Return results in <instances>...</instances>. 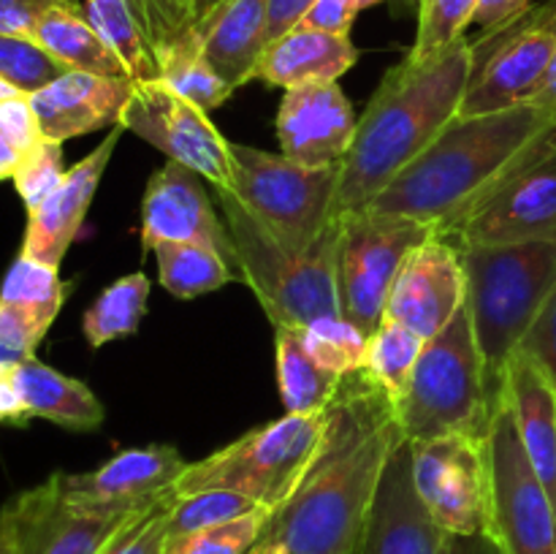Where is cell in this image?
Returning a JSON list of instances; mask_svg holds the SVG:
<instances>
[{"label": "cell", "instance_id": "43", "mask_svg": "<svg viewBox=\"0 0 556 554\" xmlns=\"http://www.w3.org/2000/svg\"><path fill=\"white\" fill-rule=\"evenodd\" d=\"M128 3L139 20L141 30H144L147 41H150L152 52H155L157 63L172 43H177L179 38L193 30V14H190L188 0H128Z\"/></svg>", "mask_w": 556, "mask_h": 554}, {"label": "cell", "instance_id": "44", "mask_svg": "<svg viewBox=\"0 0 556 554\" xmlns=\"http://www.w3.org/2000/svg\"><path fill=\"white\" fill-rule=\"evenodd\" d=\"M516 353L530 358L556 389V291L546 302V307L541 310L532 329L527 331V337L521 340Z\"/></svg>", "mask_w": 556, "mask_h": 554}, {"label": "cell", "instance_id": "9", "mask_svg": "<svg viewBox=\"0 0 556 554\" xmlns=\"http://www.w3.org/2000/svg\"><path fill=\"white\" fill-rule=\"evenodd\" d=\"M337 242V302L340 315L372 335L386 315V302L407 255L434 237V228L405 215L372 206L340 217Z\"/></svg>", "mask_w": 556, "mask_h": 554}, {"label": "cell", "instance_id": "55", "mask_svg": "<svg viewBox=\"0 0 556 554\" xmlns=\"http://www.w3.org/2000/svg\"><path fill=\"white\" fill-rule=\"evenodd\" d=\"M0 554H9V543H5L3 536H0Z\"/></svg>", "mask_w": 556, "mask_h": 554}, {"label": "cell", "instance_id": "2", "mask_svg": "<svg viewBox=\"0 0 556 554\" xmlns=\"http://www.w3.org/2000/svg\"><path fill=\"white\" fill-rule=\"evenodd\" d=\"M472 74V41L459 38L427 60H402L383 76L358 117L340 166L334 217L372 204L459 114Z\"/></svg>", "mask_w": 556, "mask_h": 554}, {"label": "cell", "instance_id": "6", "mask_svg": "<svg viewBox=\"0 0 556 554\" xmlns=\"http://www.w3.org/2000/svg\"><path fill=\"white\" fill-rule=\"evenodd\" d=\"M394 407L407 440L440 435L486 438L494 413L489 411L481 351L465 304L443 331L424 342L407 391Z\"/></svg>", "mask_w": 556, "mask_h": 554}, {"label": "cell", "instance_id": "33", "mask_svg": "<svg viewBox=\"0 0 556 554\" xmlns=\"http://www.w3.org/2000/svg\"><path fill=\"white\" fill-rule=\"evenodd\" d=\"M161 81H166L177 96L199 106L201 112H215L237 90L228 87L223 76L210 68L201 52V38L193 30L161 54Z\"/></svg>", "mask_w": 556, "mask_h": 554}, {"label": "cell", "instance_id": "8", "mask_svg": "<svg viewBox=\"0 0 556 554\" xmlns=\"http://www.w3.org/2000/svg\"><path fill=\"white\" fill-rule=\"evenodd\" d=\"M324 427L326 411L304 416L286 413L277 421L250 429L215 454L188 462L174 483V492L182 498L204 489H231L248 494L266 511H275L291 498L299 478L307 470Z\"/></svg>", "mask_w": 556, "mask_h": 554}, {"label": "cell", "instance_id": "17", "mask_svg": "<svg viewBox=\"0 0 556 554\" xmlns=\"http://www.w3.org/2000/svg\"><path fill=\"white\" fill-rule=\"evenodd\" d=\"M467 277L454 239L434 234L407 255L386 302V320L432 340L465 304Z\"/></svg>", "mask_w": 556, "mask_h": 554}, {"label": "cell", "instance_id": "42", "mask_svg": "<svg viewBox=\"0 0 556 554\" xmlns=\"http://www.w3.org/2000/svg\"><path fill=\"white\" fill-rule=\"evenodd\" d=\"M65 174H68V168H65L63 161V144L52 139L38 141L36 150L22 161V166L11 177L27 215L36 212L63 185Z\"/></svg>", "mask_w": 556, "mask_h": 554}, {"label": "cell", "instance_id": "36", "mask_svg": "<svg viewBox=\"0 0 556 554\" xmlns=\"http://www.w3.org/2000/svg\"><path fill=\"white\" fill-rule=\"evenodd\" d=\"M418 30L407 60H427L465 38L481 0H416Z\"/></svg>", "mask_w": 556, "mask_h": 554}, {"label": "cell", "instance_id": "7", "mask_svg": "<svg viewBox=\"0 0 556 554\" xmlns=\"http://www.w3.org/2000/svg\"><path fill=\"white\" fill-rule=\"evenodd\" d=\"M231 196L277 244L304 255L334 217L340 166L307 168L282 152L231 141Z\"/></svg>", "mask_w": 556, "mask_h": 554}, {"label": "cell", "instance_id": "5", "mask_svg": "<svg viewBox=\"0 0 556 554\" xmlns=\"http://www.w3.org/2000/svg\"><path fill=\"white\" fill-rule=\"evenodd\" d=\"M223 221L237 250L239 280L248 282L275 329H302L324 315H340L337 302V217L309 253L293 255L248 215L226 190H217Z\"/></svg>", "mask_w": 556, "mask_h": 554}, {"label": "cell", "instance_id": "53", "mask_svg": "<svg viewBox=\"0 0 556 554\" xmlns=\"http://www.w3.org/2000/svg\"><path fill=\"white\" fill-rule=\"evenodd\" d=\"M14 96H22V92L14 90V87H11L9 81H5L3 76H0V101H5V98H14Z\"/></svg>", "mask_w": 556, "mask_h": 554}, {"label": "cell", "instance_id": "32", "mask_svg": "<svg viewBox=\"0 0 556 554\" xmlns=\"http://www.w3.org/2000/svg\"><path fill=\"white\" fill-rule=\"evenodd\" d=\"M85 16L98 36L117 52L134 81H150L161 76V63L136 20L128 0H81Z\"/></svg>", "mask_w": 556, "mask_h": 554}, {"label": "cell", "instance_id": "24", "mask_svg": "<svg viewBox=\"0 0 556 554\" xmlns=\"http://www.w3.org/2000/svg\"><path fill=\"white\" fill-rule=\"evenodd\" d=\"M503 402L514 413L538 478L556 503V389L530 358L514 353L505 369Z\"/></svg>", "mask_w": 556, "mask_h": 554}, {"label": "cell", "instance_id": "48", "mask_svg": "<svg viewBox=\"0 0 556 554\" xmlns=\"http://www.w3.org/2000/svg\"><path fill=\"white\" fill-rule=\"evenodd\" d=\"M313 3L315 0H269V25H266L269 43L293 30Z\"/></svg>", "mask_w": 556, "mask_h": 554}, {"label": "cell", "instance_id": "11", "mask_svg": "<svg viewBox=\"0 0 556 554\" xmlns=\"http://www.w3.org/2000/svg\"><path fill=\"white\" fill-rule=\"evenodd\" d=\"M486 465L489 536L505 554H556V503L538 478L505 402L486 432Z\"/></svg>", "mask_w": 556, "mask_h": 554}, {"label": "cell", "instance_id": "23", "mask_svg": "<svg viewBox=\"0 0 556 554\" xmlns=\"http://www.w3.org/2000/svg\"><path fill=\"white\" fill-rule=\"evenodd\" d=\"M68 286L58 266L16 255L0 286V348L22 358L36 356L38 342L65 304Z\"/></svg>", "mask_w": 556, "mask_h": 554}, {"label": "cell", "instance_id": "54", "mask_svg": "<svg viewBox=\"0 0 556 554\" xmlns=\"http://www.w3.org/2000/svg\"><path fill=\"white\" fill-rule=\"evenodd\" d=\"M353 3L358 5V11H364V9H372V5L383 3V0H353Z\"/></svg>", "mask_w": 556, "mask_h": 554}, {"label": "cell", "instance_id": "38", "mask_svg": "<svg viewBox=\"0 0 556 554\" xmlns=\"http://www.w3.org/2000/svg\"><path fill=\"white\" fill-rule=\"evenodd\" d=\"M269 514L271 511L261 508L226 525L168 536L163 554H253Z\"/></svg>", "mask_w": 556, "mask_h": 554}, {"label": "cell", "instance_id": "12", "mask_svg": "<svg viewBox=\"0 0 556 554\" xmlns=\"http://www.w3.org/2000/svg\"><path fill=\"white\" fill-rule=\"evenodd\" d=\"M556 52L552 3L472 41V74L456 117L508 112L535 103Z\"/></svg>", "mask_w": 556, "mask_h": 554}, {"label": "cell", "instance_id": "15", "mask_svg": "<svg viewBox=\"0 0 556 554\" xmlns=\"http://www.w3.org/2000/svg\"><path fill=\"white\" fill-rule=\"evenodd\" d=\"M130 516L71 503L60 487V473H52L3 505L0 536L9 543V554H101Z\"/></svg>", "mask_w": 556, "mask_h": 554}, {"label": "cell", "instance_id": "51", "mask_svg": "<svg viewBox=\"0 0 556 554\" xmlns=\"http://www.w3.org/2000/svg\"><path fill=\"white\" fill-rule=\"evenodd\" d=\"M226 3V0H188L190 14H193V30L204 27L212 16L217 14V9Z\"/></svg>", "mask_w": 556, "mask_h": 554}, {"label": "cell", "instance_id": "52", "mask_svg": "<svg viewBox=\"0 0 556 554\" xmlns=\"http://www.w3.org/2000/svg\"><path fill=\"white\" fill-rule=\"evenodd\" d=\"M20 362H25L22 356H16V353L5 351V348H0V364H9V367H16Z\"/></svg>", "mask_w": 556, "mask_h": 554}, {"label": "cell", "instance_id": "20", "mask_svg": "<svg viewBox=\"0 0 556 554\" xmlns=\"http://www.w3.org/2000/svg\"><path fill=\"white\" fill-rule=\"evenodd\" d=\"M448 538L418 500L410 440L405 438L380 478L358 554H448Z\"/></svg>", "mask_w": 556, "mask_h": 554}, {"label": "cell", "instance_id": "40", "mask_svg": "<svg viewBox=\"0 0 556 554\" xmlns=\"http://www.w3.org/2000/svg\"><path fill=\"white\" fill-rule=\"evenodd\" d=\"M177 492L163 494L144 511H136L125 525L114 532L101 549V554H163L168 538V516H172Z\"/></svg>", "mask_w": 556, "mask_h": 554}, {"label": "cell", "instance_id": "47", "mask_svg": "<svg viewBox=\"0 0 556 554\" xmlns=\"http://www.w3.org/2000/svg\"><path fill=\"white\" fill-rule=\"evenodd\" d=\"M530 9L532 0H481L472 25L481 30V36H486V33H494L500 27L510 25V22L521 20Z\"/></svg>", "mask_w": 556, "mask_h": 554}, {"label": "cell", "instance_id": "3", "mask_svg": "<svg viewBox=\"0 0 556 554\" xmlns=\"http://www.w3.org/2000/svg\"><path fill=\"white\" fill-rule=\"evenodd\" d=\"M554 117L538 103L481 117H454L367 206L413 217L448 237Z\"/></svg>", "mask_w": 556, "mask_h": 554}, {"label": "cell", "instance_id": "45", "mask_svg": "<svg viewBox=\"0 0 556 554\" xmlns=\"http://www.w3.org/2000/svg\"><path fill=\"white\" fill-rule=\"evenodd\" d=\"M60 5H81V0H0V33L33 38L41 16Z\"/></svg>", "mask_w": 556, "mask_h": 554}, {"label": "cell", "instance_id": "16", "mask_svg": "<svg viewBox=\"0 0 556 554\" xmlns=\"http://www.w3.org/2000/svg\"><path fill=\"white\" fill-rule=\"evenodd\" d=\"M161 242L204 244L237 269V250L204 188V177L177 161H166L150 177L141 199V248Z\"/></svg>", "mask_w": 556, "mask_h": 554}, {"label": "cell", "instance_id": "13", "mask_svg": "<svg viewBox=\"0 0 556 554\" xmlns=\"http://www.w3.org/2000/svg\"><path fill=\"white\" fill-rule=\"evenodd\" d=\"M413 483L434 525L448 536L489 532L486 438L440 435L410 440Z\"/></svg>", "mask_w": 556, "mask_h": 554}, {"label": "cell", "instance_id": "39", "mask_svg": "<svg viewBox=\"0 0 556 554\" xmlns=\"http://www.w3.org/2000/svg\"><path fill=\"white\" fill-rule=\"evenodd\" d=\"M65 71L68 68L33 38L0 33V76L22 96H33Z\"/></svg>", "mask_w": 556, "mask_h": 554}, {"label": "cell", "instance_id": "29", "mask_svg": "<svg viewBox=\"0 0 556 554\" xmlns=\"http://www.w3.org/2000/svg\"><path fill=\"white\" fill-rule=\"evenodd\" d=\"M277 383L286 413H324L340 391L342 378L320 367L299 340L296 329H275Z\"/></svg>", "mask_w": 556, "mask_h": 554}, {"label": "cell", "instance_id": "1", "mask_svg": "<svg viewBox=\"0 0 556 554\" xmlns=\"http://www.w3.org/2000/svg\"><path fill=\"white\" fill-rule=\"evenodd\" d=\"M402 440L394 400L367 369L345 375L307 470L269 514L253 554H358L380 478Z\"/></svg>", "mask_w": 556, "mask_h": 554}, {"label": "cell", "instance_id": "30", "mask_svg": "<svg viewBox=\"0 0 556 554\" xmlns=\"http://www.w3.org/2000/svg\"><path fill=\"white\" fill-rule=\"evenodd\" d=\"M150 288V277L144 272L125 275L103 288L96 302L81 315V331H85L87 342L92 348H101L119 337L136 335L144 320Z\"/></svg>", "mask_w": 556, "mask_h": 554}, {"label": "cell", "instance_id": "35", "mask_svg": "<svg viewBox=\"0 0 556 554\" xmlns=\"http://www.w3.org/2000/svg\"><path fill=\"white\" fill-rule=\"evenodd\" d=\"M296 331L309 356L329 373L345 378L367 367L369 337L342 315H324Z\"/></svg>", "mask_w": 556, "mask_h": 554}, {"label": "cell", "instance_id": "41", "mask_svg": "<svg viewBox=\"0 0 556 554\" xmlns=\"http://www.w3.org/2000/svg\"><path fill=\"white\" fill-rule=\"evenodd\" d=\"M43 139L27 96L0 101V179L14 177L27 155Z\"/></svg>", "mask_w": 556, "mask_h": 554}, {"label": "cell", "instance_id": "49", "mask_svg": "<svg viewBox=\"0 0 556 554\" xmlns=\"http://www.w3.org/2000/svg\"><path fill=\"white\" fill-rule=\"evenodd\" d=\"M9 364H0V424H25L30 418L25 402H22L20 391H16L14 378H11Z\"/></svg>", "mask_w": 556, "mask_h": 554}, {"label": "cell", "instance_id": "19", "mask_svg": "<svg viewBox=\"0 0 556 554\" xmlns=\"http://www.w3.org/2000/svg\"><path fill=\"white\" fill-rule=\"evenodd\" d=\"M358 117L337 81L282 90L277 109L280 152L307 168L342 166L356 136Z\"/></svg>", "mask_w": 556, "mask_h": 554}, {"label": "cell", "instance_id": "4", "mask_svg": "<svg viewBox=\"0 0 556 554\" xmlns=\"http://www.w3.org/2000/svg\"><path fill=\"white\" fill-rule=\"evenodd\" d=\"M465 307L483 362L489 411L503 405L505 369L556 291V242L459 244Z\"/></svg>", "mask_w": 556, "mask_h": 554}, {"label": "cell", "instance_id": "56", "mask_svg": "<svg viewBox=\"0 0 556 554\" xmlns=\"http://www.w3.org/2000/svg\"><path fill=\"white\" fill-rule=\"evenodd\" d=\"M552 5H554V16H556V0H552Z\"/></svg>", "mask_w": 556, "mask_h": 554}, {"label": "cell", "instance_id": "31", "mask_svg": "<svg viewBox=\"0 0 556 554\" xmlns=\"http://www.w3.org/2000/svg\"><path fill=\"white\" fill-rule=\"evenodd\" d=\"M161 286L177 299H195L239 280L233 266L215 250L190 242H161L152 248Z\"/></svg>", "mask_w": 556, "mask_h": 554}, {"label": "cell", "instance_id": "46", "mask_svg": "<svg viewBox=\"0 0 556 554\" xmlns=\"http://www.w3.org/2000/svg\"><path fill=\"white\" fill-rule=\"evenodd\" d=\"M358 16L353 0H315L296 27L331 33V36H351V27Z\"/></svg>", "mask_w": 556, "mask_h": 554}, {"label": "cell", "instance_id": "27", "mask_svg": "<svg viewBox=\"0 0 556 554\" xmlns=\"http://www.w3.org/2000/svg\"><path fill=\"white\" fill-rule=\"evenodd\" d=\"M16 391L25 402L30 418H47L74 432L98 429L106 418V411L98 396L81 380L58 373L36 356L25 358L11 369Z\"/></svg>", "mask_w": 556, "mask_h": 554}, {"label": "cell", "instance_id": "21", "mask_svg": "<svg viewBox=\"0 0 556 554\" xmlns=\"http://www.w3.org/2000/svg\"><path fill=\"white\" fill-rule=\"evenodd\" d=\"M125 134L123 125H114L106 134V139L81 158L74 168H68L63 185L38 206L36 212L27 215L25 239H22V255L41 261V264L58 266L63 264L71 242L79 234L85 223L87 210H90L96 190L101 185L103 172L114 155V147L119 144V136Z\"/></svg>", "mask_w": 556, "mask_h": 554}, {"label": "cell", "instance_id": "26", "mask_svg": "<svg viewBox=\"0 0 556 554\" xmlns=\"http://www.w3.org/2000/svg\"><path fill=\"white\" fill-rule=\"evenodd\" d=\"M269 0H226L204 27L193 30L201 38V52L210 68L228 81L231 90L255 79L264 54Z\"/></svg>", "mask_w": 556, "mask_h": 554}, {"label": "cell", "instance_id": "18", "mask_svg": "<svg viewBox=\"0 0 556 554\" xmlns=\"http://www.w3.org/2000/svg\"><path fill=\"white\" fill-rule=\"evenodd\" d=\"M188 462L174 445L125 449L92 473H60L65 498L76 505L109 514H136L163 494L174 492Z\"/></svg>", "mask_w": 556, "mask_h": 554}, {"label": "cell", "instance_id": "37", "mask_svg": "<svg viewBox=\"0 0 556 554\" xmlns=\"http://www.w3.org/2000/svg\"><path fill=\"white\" fill-rule=\"evenodd\" d=\"M261 508L264 505L250 500L248 494L231 492V489H204V492L182 494V498L177 494V503L168 516V536L226 525V521L242 519V516Z\"/></svg>", "mask_w": 556, "mask_h": 554}, {"label": "cell", "instance_id": "34", "mask_svg": "<svg viewBox=\"0 0 556 554\" xmlns=\"http://www.w3.org/2000/svg\"><path fill=\"white\" fill-rule=\"evenodd\" d=\"M424 337L410 331L396 320H386L369 335L367 373L391 400H400L407 391L418 356L424 351Z\"/></svg>", "mask_w": 556, "mask_h": 554}, {"label": "cell", "instance_id": "25", "mask_svg": "<svg viewBox=\"0 0 556 554\" xmlns=\"http://www.w3.org/2000/svg\"><path fill=\"white\" fill-rule=\"evenodd\" d=\"M356 60L358 49L351 36L293 27L286 36L266 43L255 68V79L280 90L315 85V81H337L356 65Z\"/></svg>", "mask_w": 556, "mask_h": 554}, {"label": "cell", "instance_id": "14", "mask_svg": "<svg viewBox=\"0 0 556 554\" xmlns=\"http://www.w3.org/2000/svg\"><path fill=\"white\" fill-rule=\"evenodd\" d=\"M119 125L157 147L168 161L193 168L215 190L231 193V141L223 139L206 112L177 96L166 81H136Z\"/></svg>", "mask_w": 556, "mask_h": 554}, {"label": "cell", "instance_id": "28", "mask_svg": "<svg viewBox=\"0 0 556 554\" xmlns=\"http://www.w3.org/2000/svg\"><path fill=\"white\" fill-rule=\"evenodd\" d=\"M33 41L41 43L68 71L130 79L117 52L98 36V30L85 16V5H60V9L47 11L36 25Z\"/></svg>", "mask_w": 556, "mask_h": 554}, {"label": "cell", "instance_id": "50", "mask_svg": "<svg viewBox=\"0 0 556 554\" xmlns=\"http://www.w3.org/2000/svg\"><path fill=\"white\" fill-rule=\"evenodd\" d=\"M448 554H505L494 536L489 532H478V536H451L448 538Z\"/></svg>", "mask_w": 556, "mask_h": 554}, {"label": "cell", "instance_id": "22", "mask_svg": "<svg viewBox=\"0 0 556 554\" xmlns=\"http://www.w3.org/2000/svg\"><path fill=\"white\" fill-rule=\"evenodd\" d=\"M134 85V79L65 71L63 76L27 98H30L43 139L63 144L74 136L92 134L106 125H119Z\"/></svg>", "mask_w": 556, "mask_h": 554}, {"label": "cell", "instance_id": "10", "mask_svg": "<svg viewBox=\"0 0 556 554\" xmlns=\"http://www.w3.org/2000/svg\"><path fill=\"white\" fill-rule=\"evenodd\" d=\"M459 244L556 242V117L448 234Z\"/></svg>", "mask_w": 556, "mask_h": 554}]
</instances>
